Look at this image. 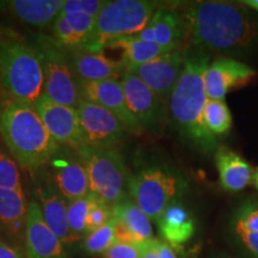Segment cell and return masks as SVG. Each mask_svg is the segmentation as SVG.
Returning <instances> with one entry per match:
<instances>
[{
  "label": "cell",
  "mask_w": 258,
  "mask_h": 258,
  "mask_svg": "<svg viewBox=\"0 0 258 258\" xmlns=\"http://www.w3.org/2000/svg\"><path fill=\"white\" fill-rule=\"evenodd\" d=\"M182 14L188 29V46L208 54L239 55L258 44V18L241 3H189Z\"/></svg>",
  "instance_id": "6da1fadb"
},
{
  "label": "cell",
  "mask_w": 258,
  "mask_h": 258,
  "mask_svg": "<svg viewBox=\"0 0 258 258\" xmlns=\"http://www.w3.org/2000/svg\"><path fill=\"white\" fill-rule=\"evenodd\" d=\"M211 55L192 46L185 48L182 73L169 98L172 123L179 134L203 153L217 151L218 140L203 123V110L207 104L205 74Z\"/></svg>",
  "instance_id": "7a4b0ae2"
},
{
  "label": "cell",
  "mask_w": 258,
  "mask_h": 258,
  "mask_svg": "<svg viewBox=\"0 0 258 258\" xmlns=\"http://www.w3.org/2000/svg\"><path fill=\"white\" fill-rule=\"evenodd\" d=\"M0 135L15 159L30 171L49 163L60 148L35 106L11 99L0 106Z\"/></svg>",
  "instance_id": "3957f363"
},
{
  "label": "cell",
  "mask_w": 258,
  "mask_h": 258,
  "mask_svg": "<svg viewBox=\"0 0 258 258\" xmlns=\"http://www.w3.org/2000/svg\"><path fill=\"white\" fill-rule=\"evenodd\" d=\"M0 84L10 99L35 105L43 93V70L34 46L17 35L0 34Z\"/></svg>",
  "instance_id": "277c9868"
},
{
  "label": "cell",
  "mask_w": 258,
  "mask_h": 258,
  "mask_svg": "<svg viewBox=\"0 0 258 258\" xmlns=\"http://www.w3.org/2000/svg\"><path fill=\"white\" fill-rule=\"evenodd\" d=\"M86 167L90 190L99 201L114 208L128 198V170L120 152L82 145L77 148Z\"/></svg>",
  "instance_id": "5b68a950"
},
{
  "label": "cell",
  "mask_w": 258,
  "mask_h": 258,
  "mask_svg": "<svg viewBox=\"0 0 258 258\" xmlns=\"http://www.w3.org/2000/svg\"><path fill=\"white\" fill-rule=\"evenodd\" d=\"M159 8L148 0H115L106 2L96 17L91 43L85 49L102 51L109 41L135 36L146 27Z\"/></svg>",
  "instance_id": "8992f818"
},
{
  "label": "cell",
  "mask_w": 258,
  "mask_h": 258,
  "mask_svg": "<svg viewBox=\"0 0 258 258\" xmlns=\"http://www.w3.org/2000/svg\"><path fill=\"white\" fill-rule=\"evenodd\" d=\"M185 188L184 180L165 167H145L129 178L128 195L151 220L157 221Z\"/></svg>",
  "instance_id": "52a82bcc"
},
{
  "label": "cell",
  "mask_w": 258,
  "mask_h": 258,
  "mask_svg": "<svg viewBox=\"0 0 258 258\" xmlns=\"http://www.w3.org/2000/svg\"><path fill=\"white\" fill-rule=\"evenodd\" d=\"M35 49L40 55L43 70V95L56 104L77 109L80 96L79 82L74 74L64 49L51 37L37 38Z\"/></svg>",
  "instance_id": "ba28073f"
},
{
  "label": "cell",
  "mask_w": 258,
  "mask_h": 258,
  "mask_svg": "<svg viewBox=\"0 0 258 258\" xmlns=\"http://www.w3.org/2000/svg\"><path fill=\"white\" fill-rule=\"evenodd\" d=\"M77 112L85 145L115 150L127 137L124 124L112 112L96 103L82 98Z\"/></svg>",
  "instance_id": "9c48e42d"
},
{
  "label": "cell",
  "mask_w": 258,
  "mask_h": 258,
  "mask_svg": "<svg viewBox=\"0 0 258 258\" xmlns=\"http://www.w3.org/2000/svg\"><path fill=\"white\" fill-rule=\"evenodd\" d=\"M48 164L50 182L69 202L91 192L88 171L76 150L60 147Z\"/></svg>",
  "instance_id": "30bf717a"
},
{
  "label": "cell",
  "mask_w": 258,
  "mask_h": 258,
  "mask_svg": "<svg viewBox=\"0 0 258 258\" xmlns=\"http://www.w3.org/2000/svg\"><path fill=\"white\" fill-rule=\"evenodd\" d=\"M129 111L144 129L157 131L165 120L163 101L139 77L125 70L121 77Z\"/></svg>",
  "instance_id": "8fae6325"
},
{
  "label": "cell",
  "mask_w": 258,
  "mask_h": 258,
  "mask_svg": "<svg viewBox=\"0 0 258 258\" xmlns=\"http://www.w3.org/2000/svg\"><path fill=\"white\" fill-rule=\"evenodd\" d=\"M185 61L184 49L170 50L150 62L129 69L139 77L163 102L169 101L178 82Z\"/></svg>",
  "instance_id": "7c38bea8"
},
{
  "label": "cell",
  "mask_w": 258,
  "mask_h": 258,
  "mask_svg": "<svg viewBox=\"0 0 258 258\" xmlns=\"http://www.w3.org/2000/svg\"><path fill=\"white\" fill-rule=\"evenodd\" d=\"M34 106L51 139L60 147L77 150L84 145L77 109L56 104L43 95Z\"/></svg>",
  "instance_id": "4fadbf2b"
},
{
  "label": "cell",
  "mask_w": 258,
  "mask_h": 258,
  "mask_svg": "<svg viewBox=\"0 0 258 258\" xmlns=\"http://www.w3.org/2000/svg\"><path fill=\"white\" fill-rule=\"evenodd\" d=\"M256 71L228 56H220L209 63L205 74V89L208 99L225 101L232 90L244 88L254 77Z\"/></svg>",
  "instance_id": "5bb4252c"
},
{
  "label": "cell",
  "mask_w": 258,
  "mask_h": 258,
  "mask_svg": "<svg viewBox=\"0 0 258 258\" xmlns=\"http://www.w3.org/2000/svg\"><path fill=\"white\" fill-rule=\"evenodd\" d=\"M79 89L82 98L96 103L112 112L124 124L129 133H143L144 128L129 111L120 79L79 83Z\"/></svg>",
  "instance_id": "9a60e30c"
},
{
  "label": "cell",
  "mask_w": 258,
  "mask_h": 258,
  "mask_svg": "<svg viewBox=\"0 0 258 258\" xmlns=\"http://www.w3.org/2000/svg\"><path fill=\"white\" fill-rule=\"evenodd\" d=\"M24 239L27 258H67L63 244L48 227L35 200L29 203Z\"/></svg>",
  "instance_id": "2e32d148"
},
{
  "label": "cell",
  "mask_w": 258,
  "mask_h": 258,
  "mask_svg": "<svg viewBox=\"0 0 258 258\" xmlns=\"http://www.w3.org/2000/svg\"><path fill=\"white\" fill-rule=\"evenodd\" d=\"M70 61L79 83L121 79L127 70L121 59H112L102 51H92L85 48L72 50Z\"/></svg>",
  "instance_id": "e0dca14e"
},
{
  "label": "cell",
  "mask_w": 258,
  "mask_h": 258,
  "mask_svg": "<svg viewBox=\"0 0 258 258\" xmlns=\"http://www.w3.org/2000/svg\"><path fill=\"white\" fill-rule=\"evenodd\" d=\"M37 198L42 217L51 232L63 245L76 243L77 240L70 230L67 218L69 201L61 195L49 178L37 186Z\"/></svg>",
  "instance_id": "ac0fdd59"
},
{
  "label": "cell",
  "mask_w": 258,
  "mask_h": 258,
  "mask_svg": "<svg viewBox=\"0 0 258 258\" xmlns=\"http://www.w3.org/2000/svg\"><path fill=\"white\" fill-rule=\"evenodd\" d=\"M116 220V240L143 245L153 238L151 219L131 199H124L112 208Z\"/></svg>",
  "instance_id": "d6986e66"
},
{
  "label": "cell",
  "mask_w": 258,
  "mask_h": 258,
  "mask_svg": "<svg viewBox=\"0 0 258 258\" xmlns=\"http://www.w3.org/2000/svg\"><path fill=\"white\" fill-rule=\"evenodd\" d=\"M148 24L154 31L156 43L164 49H184L188 46V29L182 11L171 6H159Z\"/></svg>",
  "instance_id": "ffe728a7"
},
{
  "label": "cell",
  "mask_w": 258,
  "mask_h": 258,
  "mask_svg": "<svg viewBox=\"0 0 258 258\" xmlns=\"http://www.w3.org/2000/svg\"><path fill=\"white\" fill-rule=\"evenodd\" d=\"M96 17L88 15H60L53 24V40L62 49L88 48L95 30Z\"/></svg>",
  "instance_id": "44dd1931"
},
{
  "label": "cell",
  "mask_w": 258,
  "mask_h": 258,
  "mask_svg": "<svg viewBox=\"0 0 258 258\" xmlns=\"http://www.w3.org/2000/svg\"><path fill=\"white\" fill-rule=\"evenodd\" d=\"M63 3L64 0H11L0 3V6L25 24L47 28L60 16Z\"/></svg>",
  "instance_id": "7402d4cb"
},
{
  "label": "cell",
  "mask_w": 258,
  "mask_h": 258,
  "mask_svg": "<svg viewBox=\"0 0 258 258\" xmlns=\"http://www.w3.org/2000/svg\"><path fill=\"white\" fill-rule=\"evenodd\" d=\"M215 165L219 172L220 184L227 191H240L252 180V167L243 157L230 148L225 146L217 148Z\"/></svg>",
  "instance_id": "603a6c76"
},
{
  "label": "cell",
  "mask_w": 258,
  "mask_h": 258,
  "mask_svg": "<svg viewBox=\"0 0 258 258\" xmlns=\"http://www.w3.org/2000/svg\"><path fill=\"white\" fill-rule=\"evenodd\" d=\"M157 225L164 241H166L171 247H179L180 245L188 243L195 232L192 217L178 202L171 203L161 213Z\"/></svg>",
  "instance_id": "cb8c5ba5"
},
{
  "label": "cell",
  "mask_w": 258,
  "mask_h": 258,
  "mask_svg": "<svg viewBox=\"0 0 258 258\" xmlns=\"http://www.w3.org/2000/svg\"><path fill=\"white\" fill-rule=\"evenodd\" d=\"M29 205L23 189H0V227L15 238L24 235Z\"/></svg>",
  "instance_id": "d4e9b609"
},
{
  "label": "cell",
  "mask_w": 258,
  "mask_h": 258,
  "mask_svg": "<svg viewBox=\"0 0 258 258\" xmlns=\"http://www.w3.org/2000/svg\"><path fill=\"white\" fill-rule=\"evenodd\" d=\"M232 226L241 246L258 258V200L244 202L235 212Z\"/></svg>",
  "instance_id": "484cf974"
},
{
  "label": "cell",
  "mask_w": 258,
  "mask_h": 258,
  "mask_svg": "<svg viewBox=\"0 0 258 258\" xmlns=\"http://www.w3.org/2000/svg\"><path fill=\"white\" fill-rule=\"evenodd\" d=\"M105 47L121 50V60L124 62L127 70L150 62L161 54L170 51L164 49L156 42H145L138 36L116 38V40L109 41Z\"/></svg>",
  "instance_id": "4316f807"
},
{
  "label": "cell",
  "mask_w": 258,
  "mask_h": 258,
  "mask_svg": "<svg viewBox=\"0 0 258 258\" xmlns=\"http://www.w3.org/2000/svg\"><path fill=\"white\" fill-rule=\"evenodd\" d=\"M203 123L214 137L228 133L232 128V114L226 102L208 99L203 110Z\"/></svg>",
  "instance_id": "83f0119b"
},
{
  "label": "cell",
  "mask_w": 258,
  "mask_h": 258,
  "mask_svg": "<svg viewBox=\"0 0 258 258\" xmlns=\"http://www.w3.org/2000/svg\"><path fill=\"white\" fill-rule=\"evenodd\" d=\"M95 200L96 196L92 192H90L89 195L84 196V198L69 202L67 218H69L70 230L76 240L82 239L83 237L88 234V232H86V219H88L89 211Z\"/></svg>",
  "instance_id": "f1b7e54d"
},
{
  "label": "cell",
  "mask_w": 258,
  "mask_h": 258,
  "mask_svg": "<svg viewBox=\"0 0 258 258\" xmlns=\"http://www.w3.org/2000/svg\"><path fill=\"white\" fill-rule=\"evenodd\" d=\"M116 241V220L112 218L103 227L90 232L84 237L83 249L91 256L104 254Z\"/></svg>",
  "instance_id": "f546056e"
},
{
  "label": "cell",
  "mask_w": 258,
  "mask_h": 258,
  "mask_svg": "<svg viewBox=\"0 0 258 258\" xmlns=\"http://www.w3.org/2000/svg\"><path fill=\"white\" fill-rule=\"evenodd\" d=\"M0 189H23L16 161L0 148Z\"/></svg>",
  "instance_id": "4dcf8cb0"
},
{
  "label": "cell",
  "mask_w": 258,
  "mask_h": 258,
  "mask_svg": "<svg viewBox=\"0 0 258 258\" xmlns=\"http://www.w3.org/2000/svg\"><path fill=\"white\" fill-rule=\"evenodd\" d=\"M105 4L106 2L102 0H66L60 15L78 14L97 17Z\"/></svg>",
  "instance_id": "1f68e13d"
},
{
  "label": "cell",
  "mask_w": 258,
  "mask_h": 258,
  "mask_svg": "<svg viewBox=\"0 0 258 258\" xmlns=\"http://www.w3.org/2000/svg\"><path fill=\"white\" fill-rule=\"evenodd\" d=\"M112 218H114L112 208L108 207L96 198L89 211L88 219H86V232L90 233V232L98 230L108 224Z\"/></svg>",
  "instance_id": "d6a6232c"
},
{
  "label": "cell",
  "mask_w": 258,
  "mask_h": 258,
  "mask_svg": "<svg viewBox=\"0 0 258 258\" xmlns=\"http://www.w3.org/2000/svg\"><path fill=\"white\" fill-rule=\"evenodd\" d=\"M104 258H141L140 246L131 243L116 241L106 252L103 254Z\"/></svg>",
  "instance_id": "836d02e7"
},
{
  "label": "cell",
  "mask_w": 258,
  "mask_h": 258,
  "mask_svg": "<svg viewBox=\"0 0 258 258\" xmlns=\"http://www.w3.org/2000/svg\"><path fill=\"white\" fill-rule=\"evenodd\" d=\"M151 243H152L153 249L156 250L158 258H177L175 251L172 250V247L166 241L153 239Z\"/></svg>",
  "instance_id": "e575fe53"
},
{
  "label": "cell",
  "mask_w": 258,
  "mask_h": 258,
  "mask_svg": "<svg viewBox=\"0 0 258 258\" xmlns=\"http://www.w3.org/2000/svg\"><path fill=\"white\" fill-rule=\"evenodd\" d=\"M0 258H27L17 247L0 240Z\"/></svg>",
  "instance_id": "d590c367"
},
{
  "label": "cell",
  "mask_w": 258,
  "mask_h": 258,
  "mask_svg": "<svg viewBox=\"0 0 258 258\" xmlns=\"http://www.w3.org/2000/svg\"><path fill=\"white\" fill-rule=\"evenodd\" d=\"M152 240H151V241H152ZM151 241H148V243H146V244L139 245V246H140L141 258H158L156 250L153 249L152 243H151Z\"/></svg>",
  "instance_id": "8d00e7d4"
},
{
  "label": "cell",
  "mask_w": 258,
  "mask_h": 258,
  "mask_svg": "<svg viewBox=\"0 0 258 258\" xmlns=\"http://www.w3.org/2000/svg\"><path fill=\"white\" fill-rule=\"evenodd\" d=\"M241 4L247 6L249 9H253L258 12V0H245V2H241Z\"/></svg>",
  "instance_id": "74e56055"
},
{
  "label": "cell",
  "mask_w": 258,
  "mask_h": 258,
  "mask_svg": "<svg viewBox=\"0 0 258 258\" xmlns=\"http://www.w3.org/2000/svg\"><path fill=\"white\" fill-rule=\"evenodd\" d=\"M252 183L254 185V188L258 190V167L256 170L253 171V175H252Z\"/></svg>",
  "instance_id": "f35d334b"
},
{
  "label": "cell",
  "mask_w": 258,
  "mask_h": 258,
  "mask_svg": "<svg viewBox=\"0 0 258 258\" xmlns=\"http://www.w3.org/2000/svg\"><path fill=\"white\" fill-rule=\"evenodd\" d=\"M0 85H2V84H0Z\"/></svg>",
  "instance_id": "ab89813d"
}]
</instances>
